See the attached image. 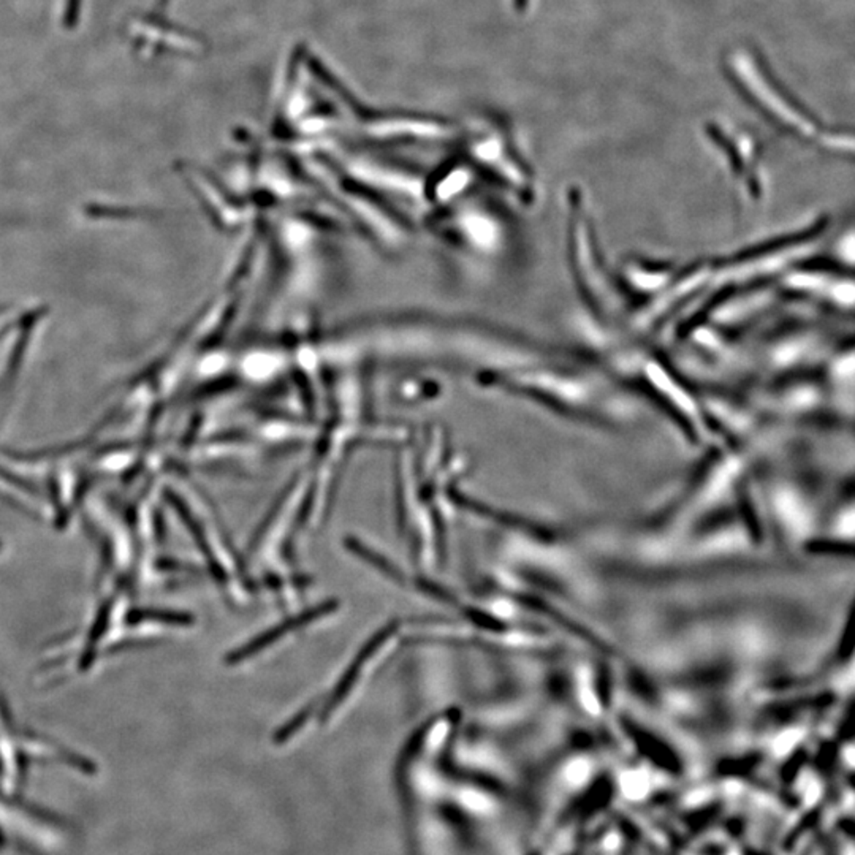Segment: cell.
<instances>
[{"label": "cell", "instance_id": "cell-1", "mask_svg": "<svg viewBox=\"0 0 855 855\" xmlns=\"http://www.w3.org/2000/svg\"><path fill=\"white\" fill-rule=\"evenodd\" d=\"M840 828L846 835L851 836L852 840H855V821L852 819H846V821L840 822Z\"/></svg>", "mask_w": 855, "mask_h": 855}, {"label": "cell", "instance_id": "cell-3", "mask_svg": "<svg viewBox=\"0 0 855 855\" xmlns=\"http://www.w3.org/2000/svg\"><path fill=\"white\" fill-rule=\"evenodd\" d=\"M0 313H2V309H0Z\"/></svg>", "mask_w": 855, "mask_h": 855}, {"label": "cell", "instance_id": "cell-2", "mask_svg": "<svg viewBox=\"0 0 855 855\" xmlns=\"http://www.w3.org/2000/svg\"><path fill=\"white\" fill-rule=\"evenodd\" d=\"M5 332H7V330H4V332H0V338H2V336H4Z\"/></svg>", "mask_w": 855, "mask_h": 855}]
</instances>
